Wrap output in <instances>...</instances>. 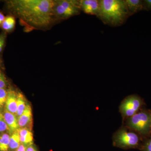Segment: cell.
Instances as JSON below:
<instances>
[{
  "label": "cell",
  "mask_w": 151,
  "mask_h": 151,
  "mask_svg": "<svg viewBox=\"0 0 151 151\" xmlns=\"http://www.w3.org/2000/svg\"><path fill=\"white\" fill-rule=\"evenodd\" d=\"M20 140L18 130L14 132L10 138L9 147L12 150L17 149L20 145Z\"/></svg>",
  "instance_id": "9a60e30c"
},
{
  "label": "cell",
  "mask_w": 151,
  "mask_h": 151,
  "mask_svg": "<svg viewBox=\"0 0 151 151\" xmlns=\"http://www.w3.org/2000/svg\"><path fill=\"white\" fill-rule=\"evenodd\" d=\"M144 10L151 11V0H143Z\"/></svg>",
  "instance_id": "44dd1931"
},
{
  "label": "cell",
  "mask_w": 151,
  "mask_h": 151,
  "mask_svg": "<svg viewBox=\"0 0 151 151\" xmlns=\"http://www.w3.org/2000/svg\"><path fill=\"white\" fill-rule=\"evenodd\" d=\"M4 116L6 124L7 125L8 130L10 133H13L18 129V122L15 114L11 113L5 109L4 112Z\"/></svg>",
  "instance_id": "30bf717a"
},
{
  "label": "cell",
  "mask_w": 151,
  "mask_h": 151,
  "mask_svg": "<svg viewBox=\"0 0 151 151\" xmlns=\"http://www.w3.org/2000/svg\"><path fill=\"white\" fill-rule=\"evenodd\" d=\"M27 100L23 94L21 92L17 93V115L19 117L21 116L24 111L27 105Z\"/></svg>",
  "instance_id": "4fadbf2b"
},
{
  "label": "cell",
  "mask_w": 151,
  "mask_h": 151,
  "mask_svg": "<svg viewBox=\"0 0 151 151\" xmlns=\"http://www.w3.org/2000/svg\"><path fill=\"white\" fill-rule=\"evenodd\" d=\"M16 20L14 17L9 16L5 17L2 24V27L6 31L10 32L14 28Z\"/></svg>",
  "instance_id": "5bb4252c"
},
{
  "label": "cell",
  "mask_w": 151,
  "mask_h": 151,
  "mask_svg": "<svg viewBox=\"0 0 151 151\" xmlns=\"http://www.w3.org/2000/svg\"><path fill=\"white\" fill-rule=\"evenodd\" d=\"M144 105L142 99L136 94H132L125 97L119 108L123 121L140 111Z\"/></svg>",
  "instance_id": "8992f818"
},
{
  "label": "cell",
  "mask_w": 151,
  "mask_h": 151,
  "mask_svg": "<svg viewBox=\"0 0 151 151\" xmlns=\"http://www.w3.org/2000/svg\"><path fill=\"white\" fill-rule=\"evenodd\" d=\"M5 17L1 12H0V25H1L2 24L4 20Z\"/></svg>",
  "instance_id": "cb8c5ba5"
},
{
  "label": "cell",
  "mask_w": 151,
  "mask_h": 151,
  "mask_svg": "<svg viewBox=\"0 0 151 151\" xmlns=\"http://www.w3.org/2000/svg\"><path fill=\"white\" fill-rule=\"evenodd\" d=\"M81 11L84 13L97 16L100 9V0L79 1Z\"/></svg>",
  "instance_id": "52a82bcc"
},
{
  "label": "cell",
  "mask_w": 151,
  "mask_h": 151,
  "mask_svg": "<svg viewBox=\"0 0 151 151\" xmlns=\"http://www.w3.org/2000/svg\"><path fill=\"white\" fill-rule=\"evenodd\" d=\"M130 16L144 10L142 0H125Z\"/></svg>",
  "instance_id": "8fae6325"
},
{
  "label": "cell",
  "mask_w": 151,
  "mask_h": 151,
  "mask_svg": "<svg viewBox=\"0 0 151 151\" xmlns=\"http://www.w3.org/2000/svg\"><path fill=\"white\" fill-rule=\"evenodd\" d=\"M6 79L5 75L0 70V89L1 88H4L6 86Z\"/></svg>",
  "instance_id": "ffe728a7"
},
{
  "label": "cell",
  "mask_w": 151,
  "mask_h": 151,
  "mask_svg": "<svg viewBox=\"0 0 151 151\" xmlns=\"http://www.w3.org/2000/svg\"><path fill=\"white\" fill-rule=\"evenodd\" d=\"M142 142L140 135L124 125L117 130L113 136V145L123 150H140Z\"/></svg>",
  "instance_id": "3957f363"
},
{
  "label": "cell",
  "mask_w": 151,
  "mask_h": 151,
  "mask_svg": "<svg viewBox=\"0 0 151 151\" xmlns=\"http://www.w3.org/2000/svg\"><path fill=\"white\" fill-rule=\"evenodd\" d=\"M26 151H37L34 147L31 145L29 146L26 149Z\"/></svg>",
  "instance_id": "d4e9b609"
},
{
  "label": "cell",
  "mask_w": 151,
  "mask_h": 151,
  "mask_svg": "<svg viewBox=\"0 0 151 151\" xmlns=\"http://www.w3.org/2000/svg\"><path fill=\"white\" fill-rule=\"evenodd\" d=\"M16 151H26V147L24 145H21Z\"/></svg>",
  "instance_id": "603a6c76"
},
{
  "label": "cell",
  "mask_w": 151,
  "mask_h": 151,
  "mask_svg": "<svg viewBox=\"0 0 151 151\" xmlns=\"http://www.w3.org/2000/svg\"><path fill=\"white\" fill-rule=\"evenodd\" d=\"M7 130H8V128L6 124L4 117L0 111V132H4Z\"/></svg>",
  "instance_id": "d6986e66"
},
{
  "label": "cell",
  "mask_w": 151,
  "mask_h": 151,
  "mask_svg": "<svg viewBox=\"0 0 151 151\" xmlns=\"http://www.w3.org/2000/svg\"><path fill=\"white\" fill-rule=\"evenodd\" d=\"M10 136L8 134H3L0 136V151H7L9 145Z\"/></svg>",
  "instance_id": "2e32d148"
},
{
  "label": "cell",
  "mask_w": 151,
  "mask_h": 151,
  "mask_svg": "<svg viewBox=\"0 0 151 151\" xmlns=\"http://www.w3.org/2000/svg\"><path fill=\"white\" fill-rule=\"evenodd\" d=\"M21 142L29 146L32 145L33 135L31 130L27 128H20L18 129Z\"/></svg>",
  "instance_id": "7c38bea8"
},
{
  "label": "cell",
  "mask_w": 151,
  "mask_h": 151,
  "mask_svg": "<svg viewBox=\"0 0 151 151\" xmlns=\"http://www.w3.org/2000/svg\"><path fill=\"white\" fill-rule=\"evenodd\" d=\"M97 17L103 23L113 27L124 24L130 17L125 0H100Z\"/></svg>",
  "instance_id": "7a4b0ae2"
},
{
  "label": "cell",
  "mask_w": 151,
  "mask_h": 151,
  "mask_svg": "<svg viewBox=\"0 0 151 151\" xmlns=\"http://www.w3.org/2000/svg\"><path fill=\"white\" fill-rule=\"evenodd\" d=\"M150 113L151 116V128H150V134L151 135V110H150Z\"/></svg>",
  "instance_id": "484cf974"
},
{
  "label": "cell",
  "mask_w": 151,
  "mask_h": 151,
  "mask_svg": "<svg viewBox=\"0 0 151 151\" xmlns=\"http://www.w3.org/2000/svg\"><path fill=\"white\" fill-rule=\"evenodd\" d=\"M124 125L142 137L150 134L151 116L150 111L141 109L124 121Z\"/></svg>",
  "instance_id": "277c9868"
},
{
  "label": "cell",
  "mask_w": 151,
  "mask_h": 151,
  "mask_svg": "<svg viewBox=\"0 0 151 151\" xmlns=\"http://www.w3.org/2000/svg\"><path fill=\"white\" fill-rule=\"evenodd\" d=\"M54 6L52 0H12L6 2L7 9L19 19L27 31L50 29L56 22Z\"/></svg>",
  "instance_id": "6da1fadb"
},
{
  "label": "cell",
  "mask_w": 151,
  "mask_h": 151,
  "mask_svg": "<svg viewBox=\"0 0 151 151\" xmlns=\"http://www.w3.org/2000/svg\"><path fill=\"white\" fill-rule=\"evenodd\" d=\"M19 127L31 130L32 127V114L31 107L27 104L23 113L18 119Z\"/></svg>",
  "instance_id": "ba28073f"
},
{
  "label": "cell",
  "mask_w": 151,
  "mask_h": 151,
  "mask_svg": "<svg viewBox=\"0 0 151 151\" xmlns=\"http://www.w3.org/2000/svg\"><path fill=\"white\" fill-rule=\"evenodd\" d=\"M81 12L79 1H54V14L56 21H61L78 15Z\"/></svg>",
  "instance_id": "5b68a950"
},
{
  "label": "cell",
  "mask_w": 151,
  "mask_h": 151,
  "mask_svg": "<svg viewBox=\"0 0 151 151\" xmlns=\"http://www.w3.org/2000/svg\"><path fill=\"white\" fill-rule=\"evenodd\" d=\"M7 94L8 92L4 88L0 89V108H3L5 105Z\"/></svg>",
  "instance_id": "e0dca14e"
},
{
  "label": "cell",
  "mask_w": 151,
  "mask_h": 151,
  "mask_svg": "<svg viewBox=\"0 0 151 151\" xmlns=\"http://www.w3.org/2000/svg\"><path fill=\"white\" fill-rule=\"evenodd\" d=\"M140 150L142 151H151V137L143 142Z\"/></svg>",
  "instance_id": "ac0fdd59"
},
{
  "label": "cell",
  "mask_w": 151,
  "mask_h": 151,
  "mask_svg": "<svg viewBox=\"0 0 151 151\" xmlns=\"http://www.w3.org/2000/svg\"><path fill=\"white\" fill-rule=\"evenodd\" d=\"M5 106L6 110L17 115V93L14 90L10 89L8 91L7 97Z\"/></svg>",
  "instance_id": "9c48e42d"
},
{
  "label": "cell",
  "mask_w": 151,
  "mask_h": 151,
  "mask_svg": "<svg viewBox=\"0 0 151 151\" xmlns=\"http://www.w3.org/2000/svg\"><path fill=\"white\" fill-rule=\"evenodd\" d=\"M6 35L4 33L0 35V52L2 50L3 47L5 42Z\"/></svg>",
  "instance_id": "7402d4cb"
}]
</instances>
